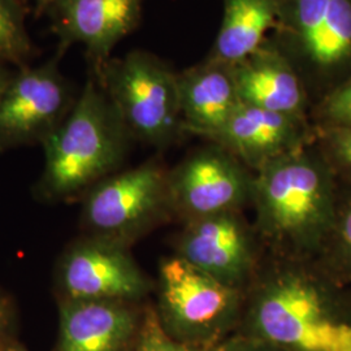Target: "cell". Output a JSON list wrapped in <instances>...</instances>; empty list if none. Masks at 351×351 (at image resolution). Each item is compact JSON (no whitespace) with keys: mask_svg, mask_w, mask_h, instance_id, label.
I'll use <instances>...</instances> for the list:
<instances>
[{"mask_svg":"<svg viewBox=\"0 0 351 351\" xmlns=\"http://www.w3.org/2000/svg\"><path fill=\"white\" fill-rule=\"evenodd\" d=\"M206 351H278L271 345L261 339H255L250 335L237 336L232 339H223L220 343L215 345Z\"/></svg>","mask_w":351,"mask_h":351,"instance_id":"603a6c76","label":"cell"},{"mask_svg":"<svg viewBox=\"0 0 351 351\" xmlns=\"http://www.w3.org/2000/svg\"><path fill=\"white\" fill-rule=\"evenodd\" d=\"M60 56L12 73L0 95V149L43 142L73 107L77 98L60 72Z\"/></svg>","mask_w":351,"mask_h":351,"instance_id":"52a82bcc","label":"cell"},{"mask_svg":"<svg viewBox=\"0 0 351 351\" xmlns=\"http://www.w3.org/2000/svg\"><path fill=\"white\" fill-rule=\"evenodd\" d=\"M310 121L315 129L351 128V75L315 103Z\"/></svg>","mask_w":351,"mask_h":351,"instance_id":"ffe728a7","label":"cell"},{"mask_svg":"<svg viewBox=\"0 0 351 351\" xmlns=\"http://www.w3.org/2000/svg\"><path fill=\"white\" fill-rule=\"evenodd\" d=\"M137 351H206L185 345L168 335L154 308H147L139 323Z\"/></svg>","mask_w":351,"mask_h":351,"instance_id":"7402d4cb","label":"cell"},{"mask_svg":"<svg viewBox=\"0 0 351 351\" xmlns=\"http://www.w3.org/2000/svg\"><path fill=\"white\" fill-rule=\"evenodd\" d=\"M242 291L221 284L178 255L159 269V317L173 339L198 349L220 343L239 322Z\"/></svg>","mask_w":351,"mask_h":351,"instance_id":"8992f818","label":"cell"},{"mask_svg":"<svg viewBox=\"0 0 351 351\" xmlns=\"http://www.w3.org/2000/svg\"><path fill=\"white\" fill-rule=\"evenodd\" d=\"M11 77H12V73L8 71L5 64L0 63V95H1L4 88L7 86L8 81L11 80Z\"/></svg>","mask_w":351,"mask_h":351,"instance_id":"cb8c5ba5","label":"cell"},{"mask_svg":"<svg viewBox=\"0 0 351 351\" xmlns=\"http://www.w3.org/2000/svg\"><path fill=\"white\" fill-rule=\"evenodd\" d=\"M26 0H0V63L27 65L34 46L25 24Z\"/></svg>","mask_w":351,"mask_h":351,"instance_id":"ac0fdd59","label":"cell"},{"mask_svg":"<svg viewBox=\"0 0 351 351\" xmlns=\"http://www.w3.org/2000/svg\"><path fill=\"white\" fill-rule=\"evenodd\" d=\"M233 72L242 104L310 120L308 90L269 36L254 53L233 65Z\"/></svg>","mask_w":351,"mask_h":351,"instance_id":"5bb4252c","label":"cell"},{"mask_svg":"<svg viewBox=\"0 0 351 351\" xmlns=\"http://www.w3.org/2000/svg\"><path fill=\"white\" fill-rule=\"evenodd\" d=\"M180 104L186 134L210 139L237 110L233 65L204 59L178 72Z\"/></svg>","mask_w":351,"mask_h":351,"instance_id":"9a60e30c","label":"cell"},{"mask_svg":"<svg viewBox=\"0 0 351 351\" xmlns=\"http://www.w3.org/2000/svg\"><path fill=\"white\" fill-rule=\"evenodd\" d=\"M269 37L301 75L313 106L351 75V0H277Z\"/></svg>","mask_w":351,"mask_h":351,"instance_id":"277c9868","label":"cell"},{"mask_svg":"<svg viewBox=\"0 0 351 351\" xmlns=\"http://www.w3.org/2000/svg\"><path fill=\"white\" fill-rule=\"evenodd\" d=\"M315 143L336 178L351 186V128L315 129Z\"/></svg>","mask_w":351,"mask_h":351,"instance_id":"44dd1931","label":"cell"},{"mask_svg":"<svg viewBox=\"0 0 351 351\" xmlns=\"http://www.w3.org/2000/svg\"><path fill=\"white\" fill-rule=\"evenodd\" d=\"M8 351H23V350H19V349H10Z\"/></svg>","mask_w":351,"mask_h":351,"instance_id":"4316f807","label":"cell"},{"mask_svg":"<svg viewBox=\"0 0 351 351\" xmlns=\"http://www.w3.org/2000/svg\"><path fill=\"white\" fill-rule=\"evenodd\" d=\"M165 207H171L168 173L150 162L101 181L88 195L85 219L99 239L124 246Z\"/></svg>","mask_w":351,"mask_h":351,"instance_id":"9c48e42d","label":"cell"},{"mask_svg":"<svg viewBox=\"0 0 351 351\" xmlns=\"http://www.w3.org/2000/svg\"><path fill=\"white\" fill-rule=\"evenodd\" d=\"M36 5V10L38 12H43V11H47L50 8L51 4L55 1V0H32Z\"/></svg>","mask_w":351,"mask_h":351,"instance_id":"d4e9b609","label":"cell"},{"mask_svg":"<svg viewBox=\"0 0 351 351\" xmlns=\"http://www.w3.org/2000/svg\"><path fill=\"white\" fill-rule=\"evenodd\" d=\"M208 141L233 154L255 173L277 158L313 143L315 128L307 119L241 103Z\"/></svg>","mask_w":351,"mask_h":351,"instance_id":"4fadbf2b","label":"cell"},{"mask_svg":"<svg viewBox=\"0 0 351 351\" xmlns=\"http://www.w3.org/2000/svg\"><path fill=\"white\" fill-rule=\"evenodd\" d=\"M277 265L254 284L249 335L278 351H351V301L323 267Z\"/></svg>","mask_w":351,"mask_h":351,"instance_id":"7a4b0ae2","label":"cell"},{"mask_svg":"<svg viewBox=\"0 0 351 351\" xmlns=\"http://www.w3.org/2000/svg\"><path fill=\"white\" fill-rule=\"evenodd\" d=\"M277 25V0H224L223 23L206 56L236 65L254 53Z\"/></svg>","mask_w":351,"mask_h":351,"instance_id":"e0dca14e","label":"cell"},{"mask_svg":"<svg viewBox=\"0 0 351 351\" xmlns=\"http://www.w3.org/2000/svg\"><path fill=\"white\" fill-rule=\"evenodd\" d=\"M129 138L112 101L90 75L62 124L42 142L47 191L69 195L108 175L124 159Z\"/></svg>","mask_w":351,"mask_h":351,"instance_id":"3957f363","label":"cell"},{"mask_svg":"<svg viewBox=\"0 0 351 351\" xmlns=\"http://www.w3.org/2000/svg\"><path fill=\"white\" fill-rule=\"evenodd\" d=\"M337 178L313 142L254 173L256 233L282 259L320 255L336 220Z\"/></svg>","mask_w":351,"mask_h":351,"instance_id":"6da1fadb","label":"cell"},{"mask_svg":"<svg viewBox=\"0 0 351 351\" xmlns=\"http://www.w3.org/2000/svg\"><path fill=\"white\" fill-rule=\"evenodd\" d=\"M320 256L339 284H351V186L346 194L339 191L336 220Z\"/></svg>","mask_w":351,"mask_h":351,"instance_id":"d6986e66","label":"cell"},{"mask_svg":"<svg viewBox=\"0 0 351 351\" xmlns=\"http://www.w3.org/2000/svg\"><path fill=\"white\" fill-rule=\"evenodd\" d=\"M62 287L69 301H134L150 288L124 246L103 239L81 243L65 256Z\"/></svg>","mask_w":351,"mask_h":351,"instance_id":"7c38bea8","label":"cell"},{"mask_svg":"<svg viewBox=\"0 0 351 351\" xmlns=\"http://www.w3.org/2000/svg\"><path fill=\"white\" fill-rule=\"evenodd\" d=\"M123 301H69L62 310L59 351H126L138 335Z\"/></svg>","mask_w":351,"mask_h":351,"instance_id":"2e32d148","label":"cell"},{"mask_svg":"<svg viewBox=\"0 0 351 351\" xmlns=\"http://www.w3.org/2000/svg\"><path fill=\"white\" fill-rule=\"evenodd\" d=\"M5 315H7V313H5V308H4V306H1V304H0V326L4 324V320H5Z\"/></svg>","mask_w":351,"mask_h":351,"instance_id":"484cf974","label":"cell"},{"mask_svg":"<svg viewBox=\"0 0 351 351\" xmlns=\"http://www.w3.org/2000/svg\"><path fill=\"white\" fill-rule=\"evenodd\" d=\"M145 0H55L47 10L60 50L78 43L86 51L91 75L111 59L116 45L138 27Z\"/></svg>","mask_w":351,"mask_h":351,"instance_id":"8fae6325","label":"cell"},{"mask_svg":"<svg viewBox=\"0 0 351 351\" xmlns=\"http://www.w3.org/2000/svg\"><path fill=\"white\" fill-rule=\"evenodd\" d=\"M177 250L188 263L242 293L254 281L255 236L239 211L186 221Z\"/></svg>","mask_w":351,"mask_h":351,"instance_id":"30bf717a","label":"cell"},{"mask_svg":"<svg viewBox=\"0 0 351 351\" xmlns=\"http://www.w3.org/2000/svg\"><path fill=\"white\" fill-rule=\"evenodd\" d=\"M254 175L217 143L197 149L168 173L171 207L186 221L239 211L251 201Z\"/></svg>","mask_w":351,"mask_h":351,"instance_id":"ba28073f","label":"cell"},{"mask_svg":"<svg viewBox=\"0 0 351 351\" xmlns=\"http://www.w3.org/2000/svg\"><path fill=\"white\" fill-rule=\"evenodd\" d=\"M93 75L112 101L132 138L165 147L186 134L178 72L155 53L130 51L123 58H111L98 75Z\"/></svg>","mask_w":351,"mask_h":351,"instance_id":"5b68a950","label":"cell"}]
</instances>
